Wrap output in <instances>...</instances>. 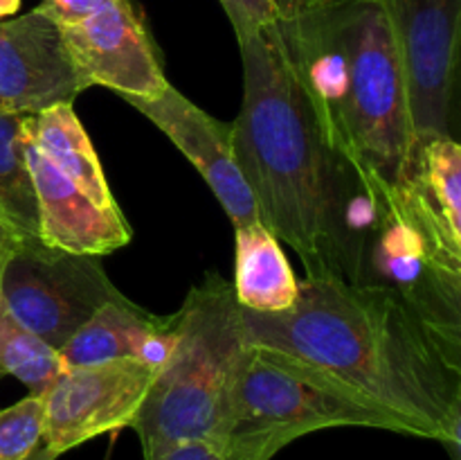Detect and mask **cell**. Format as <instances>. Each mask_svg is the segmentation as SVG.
Here are the masks:
<instances>
[{
    "label": "cell",
    "mask_w": 461,
    "mask_h": 460,
    "mask_svg": "<svg viewBox=\"0 0 461 460\" xmlns=\"http://www.w3.org/2000/svg\"><path fill=\"white\" fill-rule=\"evenodd\" d=\"M234 27L237 41L248 39L261 27L279 21V12L273 0H219Z\"/></svg>",
    "instance_id": "cell-20"
},
{
    "label": "cell",
    "mask_w": 461,
    "mask_h": 460,
    "mask_svg": "<svg viewBox=\"0 0 461 460\" xmlns=\"http://www.w3.org/2000/svg\"><path fill=\"white\" fill-rule=\"evenodd\" d=\"M135 356L61 368L43 391V445L61 455L104 433L131 428L156 379Z\"/></svg>",
    "instance_id": "cell-9"
},
{
    "label": "cell",
    "mask_w": 461,
    "mask_h": 460,
    "mask_svg": "<svg viewBox=\"0 0 461 460\" xmlns=\"http://www.w3.org/2000/svg\"><path fill=\"white\" fill-rule=\"evenodd\" d=\"M273 3H275V0H273ZM275 7H277V5H275Z\"/></svg>",
    "instance_id": "cell-27"
},
{
    "label": "cell",
    "mask_w": 461,
    "mask_h": 460,
    "mask_svg": "<svg viewBox=\"0 0 461 460\" xmlns=\"http://www.w3.org/2000/svg\"><path fill=\"white\" fill-rule=\"evenodd\" d=\"M21 117L0 113V221L21 237H39V212L23 152Z\"/></svg>",
    "instance_id": "cell-17"
},
{
    "label": "cell",
    "mask_w": 461,
    "mask_h": 460,
    "mask_svg": "<svg viewBox=\"0 0 461 460\" xmlns=\"http://www.w3.org/2000/svg\"><path fill=\"white\" fill-rule=\"evenodd\" d=\"M23 239L27 237H21L16 230H12L9 225H5L3 221H0V282H3V275H5V269H7L9 260L14 257L16 248L21 246Z\"/></svg>",
    "instance_id": "cell-23"
},
{
    "label": "cell",
    "mask_w": 461,
    "mask_h": 460,
    "mask_svg": "<svg viewBox=\"0 0 461 460\" xmlns=\"http://www.w3.org/2000/svg\"><path fill=\"white\" fill-rule=\"evenodd\" d=\"M360 284L394 291L428 332L461 356V237L450 233L408 180L372 183Z\"/></svg>",
    "instance_id": "cell-6"
},
{
    "label": "cell",
    "mask_w": 461,
    "mask_h": 460,
    "mask_svg": "<svg viewBox=\"0 0 461 460\" xmlns=\"http://www.w3.org/2000/svg\"><path fill=\"white\" fill-rule=\"evenodd\" d=\"M315 3H320V0H275L279 18H284V21H286V18L297 16V14L304 12V9L313 7Z\"/></svg>",
    "instance_id": "cell-24"
},
{
    "label": "cell",
    "mask_w": 461,
    "mask_h": 460,
    "mask_svg": "<svg viewBox=\"0 0 461 460\" xmlns=\"http://www.w3.org/2000/svg\"><path fill=\"white\" fill-rule=\"evenodd\" d=\"M165 323L167 316L149 314L126 296L104 302L59 350L61 368L104 363L124 356L138 359L147 338Z\"/></svg>",
    "instance_id": "cell-16"
},
{
    "label": "cell",
    "mask_w": 461,
    "mask_h": 460,
    "mask_svg": "<svg viewBox=\"0 0 461 460\" xmlns=\"http://www.w3.org/2000/svg\"><path fill=\"white\" fill-rule=\"evenodd\" d=\"M108 0H43V7L57 18L61 25H70V23H79L102 9Z\"/></svg>",
    "instance_id": "cell-22"
},
{
    "label": "cell",
    "mask_w": 461,
    "mask_h": 460,
    "mask_svg": "<svg viewBox=\"0 0 461 460\" xmlns=\"http://www.w3.org/2000/svg\"><path fill=\"white\" fill-rule=\"evenodd\" d=\"M151 460H246L225 446L214 442H187V445L174 446L165 454L156 455Z\"/></svg>",
    "instance_id": "cell-21"
},
{
    "label": "cell",
    "mask_w": 461,
    "mask_h": 460,
    "mask_svg": "<svg viewBox=\"0 0 461 460\" xmlns=\"http://www.w3.org/2000/svg\"><path fill=\"white\" fill-rule=\"evenodd\" d=\"M408 86L414 149L455 135L461 0H381ZM417 156V153H414Z\"/></svg>",
    "instance_id": "cell-8"
},
{
    "label": "cell",
    "mask_w": 461,
    "mask_h": 460,
    "mask_svg": "<svg viewBox=\"0 0 461 460\" xmlns=\"http://www.w3.org/2000/svg\"><path fill=\"white\" fill-rule=\"evenodd\" d=\"M124 102L151 120L196 167L234 228L259 221L252 194L234 158L232 124L212 117L171 84L153 99L129 97Z\"/></svg>",
    "instance_id": "cell-12"
},
{
    "label": "cell",
    "mask_w": 461,
    "mask_h": 460,
    "mask_svg": "<svg viewBox=\"0 0 461 460\" xmlns=\"http://www.w3.org/2000/svg\"><path fill=\"white\" fill-rule=\"evenodd\" d=\"M174 316V354L156 374L133 428L151 460L187 442L223 446L230 395L246 350L241 305L232 284L210 273Z\"/></svg>",
    "instance_id": "cell-4"
},
{
    "label": "cell",
    "mask_w": 461,
    "mask_h": 460,
    "mask_svg": "<svg viewBox=\"0 0 461 460\" xmlns=\"http://www.w3.org/2000/svg\"><path fill=\"white\" fill-rule=\"evenodd\" d=\"M23 120V117H21ZM27 170L34 185L39 239L59 251L102 257L131 242V225L122 210H104L61 174L23 133Z\"/></svg>",
    "instance_id": "cell-13"
},
{
    "label": "cell",
    "mask_w": 461,
    "mask_h": 460,
    "mask_svg": "<svg viewBox=\"0 0 461 460\" xmlns=\"http://www.w3.org/2000/svg\"><path fill=\"white\" fill-rule=\"evenodd\" d=\"M234 298L243 309L277 314L295 305L300 282L279 239L261 221L234 228Z\"/></svg>",
    "instance_id": "cell-15"
},
{
    "label": "cell",
    "mask_w": 461,
    "mask_h": 460,
    "mask_svg": "<svg viewBox=\"0 0 461 460\" xmlns=\"http://www.w3.org/2000/svg\"><path fill=\"white\" fill-rule=\"evenodd\" d=\"M57 458H59V455L54 454L52 449H48V446H45V445H41L39 449H36L34 454H32L27 460H57Z\"/></svg>",
    "instance_id": "cell-26"
},
{
    "label": "cell",
    "mask_w": 461,
    "mask_h": 460,
    "mask_svg": "<svg viewBox=\"0 0 461 460\" xmlns=\"http://www.w3.org/2000/svg\"><path fill=\"white\" fill-rule=\"evenodd\" d=\"M21 129L39 147V152L90 201L104 210H120L108 188L102 161L72 104H59L36 115H23Z\"/></svg>",
    "instance_id": "cell-14"
},
{
    "label": "cell",
    "mask_w": 461,
    "mask_h": 460,
    "mask_svg": "<svg viewBox=\"0 0 461 460\" xmlns=\"http://www.w3.org/2000/svg\"><path fill=\"white\" fill-rule=\"evenodd\" d=\"M246 343L270 347L338 379L369 404L439 440L459 460L461 356L446 350L408 305L381 284L300 282L277 314L243 309Z\"/></svg>",
    "instance_id": "cell-2"
},
{
    "label": "cell",
    "mask_w": 461,
    "mask_h": 460,
    "mask_svg": "<svg viewBox=\"0 0 461 460\" xmlns=\"http://www.w3.org/2000/svg\"><path fill=\"white\" fill-rule=\"evenodd\" d=\"M59 370V352L18 323L0 298V377L12 374L30 388V395H43Z\"/></svg>",
    "instance_id": "cell-18"
},
{
    "label": "cell",
    "mask_w": 461,
    "mask_h": 460,
    "mask_svg": "<svg viewBox=\"0 0 461 460\" xmlns=\"http://www.w3.org/2000/svg\"><path fill=\"white\" fill-rule=\"evenodd\" d=\"M43 397L27 395L0 409V460H27L43 445Z\"/></svg>",
    "instance_id": "cell-19"
},
{
    "label": "cell",
    "mask_w": 461,
    "mask_h": 460,
    "mask_svg": "<svg viewBox=\"0 0 461 460\" xmlns=\"http://www.w3.org/2000/svg\"><path fill=\"white\" fill-rule=\"evenodd\" d=\"M120 296L97 257L59 251L39 237L23 239L0 282L14 318L57 352L104 302Z\"/></svg>",
    "instance_id": "cell-7"
},
{
    "label": "cell",
    "mask_w": 461,
    "mask_h": 460,
    "mask_svg": "<svg viewBox=\"0 0 461 460\" xmlns=\"http://www.w3.org/2000/svg\"><path fill=\"white\" fill-rule=\"evenodd\" d=\"M336 427L410 436L403 422L338 379L295 356L248 343L230 395L225 449L246 460H270L295 437Z\"/></svg>",
    "instance_id": "cell-5"
},
{
    "label": "cell",
    "mask_w": 461,
    "mask_h": 460,
    "mask_svg": "<svg viewBox=\"0 0 461 460\" xmlns=\"http://www.w3.org/2000/svg\"><path fill=\"white\" fill-rule=\"evenodd\" d=\"M324 138L365 185H399L414 165L408 86L381 0H320L279 18Z\"/></svg>",
    "instance_id": "cell-3"
},
{
    "label": "cell",
    "mask_w": 461,
    "mask_h": 460,
    "mask_svg": "<svg viewBox=\"0 0 461 460\" xmlns=\"http://www.w3.org/2000/svg\"><path fill=\"white\" fill-rule=\"evenodd\" d=\"M239 48L243 102L232 147L259 221L302 257L306 278L360 284L367 185L324 138L279 21Z\"/></svg>",
    "instance_id": "cell-1"
},
{
    "label": "cell",
    "mask_w": 461,
    "mask_h": 460,
    "mask_svg": "<svg viewBox=\"0 0 461 460\" xmlns=\"http://www.w3.org/2000/svg\"><path fill=\"white\" fill-rule=\"evenodd\" d=\"M84 90L61 23L43 5L0 21V113L36 115Z\"/></svg>",
    "instance_id": "cell-11"
},
{
    "label": "cell",
    "mask_w": 461,
    "mask_h": 460,
    "mask_svg": "<svg viewBox=\"0 0 461 460\" xmlns=\"http://www.w3.org/2000/svg\"><path fill=\"white\" fill-rule=\"evenodd\" d=\"M21 9V0H0V21L12 18Z\"/></svg>",
    "instance_id": "cell-25"
},
{
    "label": "cell",
    "mask_w": 461,
    "mask_h": 460,
    "mask_svg": "<svg viewBox=\"0 0 461 460\" xmlns=\"http://www.w3.org/2000/svg\"><path fill=\"white\" fill-rule=\"evenodd\" d=\"M61 30L86 88L104 86L122 99H153L169 86L156 41L131 0H108Z\"/></svg>",
    "instance_id": "cell-10"
}]
</instances>
